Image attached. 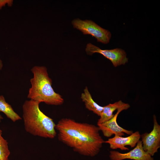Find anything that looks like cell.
<instances>
[{
  "instance_id": "cell-6",
  "label": "cell",
  "mask_w": 160,
  "mask_h": 160,
  "mask_svg": "<svg viewBox=\"0 0 160 160\" xmlns=\"http://www.w3.org/2000/svg\"><path fill=\"white\" fill-rule=\"evenodd\" d=\"M153 129L150 132L141 135L144 150L152 156L158 152L160 147V125L155 115L153 116Z\"/></svg>"
},
{
  "instance_id": "cell-15",
  "label": "cell",
  "mask_w": 160,
  "mask_h": 160,
  "mask_svg": "<svg viewBox=\"0 0 160 160\" xmlns=\"http://www.w3.org/2000/svg\"><path fill=\"white\" fill-rule=\"evenodd\" d=\"M3 67V63L1 60L0 59V71L2 69Z\"/></svg>"
},
{
  "instance_id": "cell-3",
  "label": "cell",
  "mask_w": 160,
  "mask_h": 160,
  "mask_svg": "<svg viewBox=\"0 0 160 160\" xmlns=\"http://www.w3.org/2000/svg\"><path fill=\"white\" fill-rule=\"evenodd\" d=\"M31 71L33 77L30 80L31 87L28 91V98L48 105H58L63 104L64 99L53 89L52 80L49 76L47 68L44 66H35Z\"/></svg>"
},
{
  "instance_id": "cell-9",
  "label": "cell",
  "mask_w": 160,
  "mask_h": 160,
  "mask_svg": "<svg viewBox=\"0 0 160 160\" xmlns=\"http://www.w3.org/2000/svg\"><path fill=\"white\" fill-rule=\"evenodd\" d=\"M140 138L139 132L136 131L125 137L115 135L113 137L105 141V143L108 144L110 148L112 149H119L121 150H128L129 148L125 146H129L132 148L135 147Z\"/></svg>"
},
{
  "instance_id": "cell-10",
  "label": "cell",
  "mask_w": 160,
  "mask_h": 160,
  "mask_svg": "<svg viewBox=\"0 0 160 160\" xmlns=\"http://www.w3.org/2000/svg\"><path fill=\"white\" fill-rule=\"evenodd\" d=\"M81 98L84 102L86 108L94 113L100 116L103 106L98 105L93 99L87 87H86L84 92L81 94Z\"/></svg>"
},
{
  "instance_id": "cell-5",
  "label": "cell",
  "mask_w": 160,
  "mask_h": 160,
  "mask_svg": "<svg viewBox=\"0 0 160 160\" xmlns=\"http://www.w3.org/2000/svg\"><path fill=\"white\" fill-rule=\"evenodd\" d=\"M85 51L89 55L95 53L101 54L110 60L115 67L124 65L128 62L126 52L121 49L103 50L89 43L87 44Z\"/></svg>"
},
{
  "instance_id": "cell-2",
  "label": "cell",
  "mask_w": 160,
  "mask_h": 160,
  "mask_svg": "<svg viewBox=\"0 0 160 160\" xmlns=\"http://www.w3.org/2000/svg\"><path fill=\"white\" fill-rule=\"evenodd\" d=\"M40 103L31 100L24 102L22 108L25 129L34 136L53 138L57 134L56 124L51 118L41 111Z\"/></svg>"
},
{
  "instance_id": "cell-16",
  "label": "cell",
  "mask_w": 160,
  "mask_h": 160,
  "mask_svg": "<svg viewBox=\"0 0 160 160\" xmlns=\"http://www.w3.org/2000/svg\"></svg>"
},
{
  "instance_id": "cell-7",
  "label": "cell",
  "mask_w": 160,
  "mask_h": 160,
  "mask_svg": "<svg viewBox=\"0 0 160 160\" xmlns=\"http://www.w3.org/2000/svg\"><path fill=\"white\" fill-rule=\"evenodd\" d=\"M130 107L128 103L123 107L118 109L116 113L113 117L104 123L97 124L100 131L102 132L103 135L107 137H109L113 135H117L122 136L126 133L130 135L133 132L132 130H129L120 126L117 122V119L119 113L122 111L128 109Z\"/></svg>"
},
{
  "instance_id": "cell-4",
  "label": "cell",
  "mask_w": 160,
  "mask_h": 160,
  "mask_svg": "<svg viewBox=\"0 0 160 160\" xmlns=\"http://www.w3.org/2000/svg\"><path fill=\"white\" fill-rule=\"evenodd\" d=\"M73 28L80 31L84 35H90L95 37L97 42L107 44L111 37V33L90 20L75 19L72 21Z\"/></svg>"
},
{
  "instance_id": "cell-1",
  "label": "cell",
  "mask_w": 160,
  "mask_h": 160,
  "mask_svg": "<svg viewBox=\"0 0 160 160\" xmlns=\"http://www.w3.org/2000/svg\"><path fill=\"white\" fill-rule=\"evenodd\" d=\"M55 128L60 141L82 155L95 156L105 143L98 127L93 124L63 118L56 124Z\"/></svg>"
},
{
  "instance_id": "cell-11",
  "label": "cell",
  "mask_w": 160,
  "mask_h": 160,
  "mask_svg": "<svg viewBox=\"0 0 160 160\" xmlns=\"http://www.w3.org/2000/svg\"><path fill=\"white\" fill-rule=\"evenodd\" d=\"M126 103L119 100L114 103L103 106V111L98 120L97 124H101L112 118L114 116L113 112L116 110L124 106Z\"/></svg>"
},
{
  "instance_id": "cell-14",
  "label": "cell",
  "mask_w": 160,
  "mask_h": 160,
  "mask_svg": "<svg viewBox=\"0 0 160 160\" xmlns=\"http://www.w3.org/2000/svg\"><path fill=\"white\" fill-rule=\"evenodd\" d=\"M12 0H0V10L3 7H4L6 4L9 7H11L13 4Z\"/></svg>"
},
{
  "instance_id": "cell-12",
  "label": "cell",
  "mask_w": 160,
  "mask_h": 160,
  "mask_svg": "<svg viewBox=\"0 0 160 160\" xmlns=\"http://www.w3.org/2000/svg\"><path fill=\"white\" fill-rule=\"evenodd\" d=\"M0 111L3 112L8 118L14 122L21 119L11 106L6 101L2 95H0Z\"/></svg>"
},
{
  "instance_id": "cell-13",
  "label": "cell",
  "mask_w": 160,
  "mask_h": 160,
  "mask_svg": "<svg viewBox=\"0 0 160 160\" xmlns=\"http://www.w3.org/2000/svg\"><path fill=\"white\" fill-rule=\"evenodd\" d=\"M3 119L0 115V121ZM2 131L0 129V160H8L10 154L8 143L2 136Z\"/></svg>"
},
{
  "instance_id": "cell-8",
  "label": "cell",
  "mask_w": 160,
  "mask_h": 160,
  "mask_svg": "<svg viewBox=\"0 0 160 160\" xmlns=\"http://www.w3.org/2000/svg\"><path fill=\"white\" fill-rule=\"evenodd\" d=\"M109 157L111 160H154L153 158L143 149L142 143L139 140L134 148L128 152L121 153L118 151H111Z\"/></svg>"
}]
</instances>
